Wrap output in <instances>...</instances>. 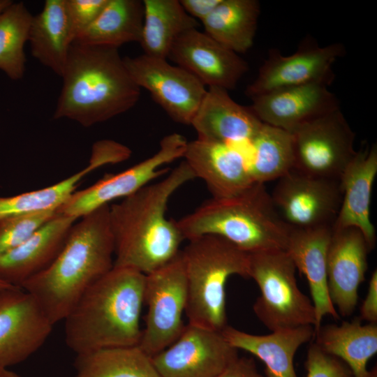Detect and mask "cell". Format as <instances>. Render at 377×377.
Instances as JSON below:
<instances>
[{
	"label": "cell",
	"mask_w": 377,
	"mask_h": 377,
	"mask_svg": "<svg viewBox=\"0 0 377 377\" xmlns=\"http://www.w3.org/2000/svg\"><path fill=\"white\" fill-rule=\"evenodd\" d=\"M370 250L358 228H332L327 254V288L339 316H349L356 308L358 290L365 279Z\"/></svg>",
	"instance_id": "ac0fdd59"
},
{
	"label": "cell",
	"mask_w": 377,
	"mask_h": 377,
	"mask_svg": "<svg viewBox=\"0 0 377 377\" xmlns=\"http://www.w3.org/2000/svg\"><path fill=\"white\" fill-rule=\"evenodd\" d=\"M216 377H265L258 370L253 358L238 357Z\"/></svg>",
	"instance_id": "74e56055"
},
{
	"label": "cell",
	"mask_w": 377,
	"mask_h": 377,
	"mask_svg": "<svg viewBox=\"0 0 377 377\" xmlns=\"http://www.w3.org/2000/svg\"><path fill=\"white\" fill-rule=\"evenodd\" d=\"M328 87L313 83L279 89L251 98L249 107L261 122L290 134L302 125L340 108Z\"/></svg>",
	"instance_id": "d6986e66"
},
{
	"label": "cell",
	"mask_w": 377,
	"mask_h": 377,
	"mask_svg": "<svg viewBox=\"0 0 377 377\" xmlns=\"http://www.w3.org/2000/svg\"><path fill=\"white\" fill-rule=\"evenodd\" d=\"M144 5L140 0H108L95 21L74 42L83 45L119 46L140 42Z\"/></svg>",
	"instance_id": "83f0119b"
},
{
	"label": "cell",
	"mask_w": 377,
	"mask_h": 377,
	"mask_svg": "<svg viewBox=\"0 0 377 377\" xmlns=\"http://www.w3.org/2000/svg\"><path fill=\"white\" fill-rule=\"evenodd\" d=\"M260 13L257 0H221L201 22L205 34L239 54L253 46Z\"/></svg>",
	"instance_id": "4316f807"
},
{
	"label": "cell",
	"mask_w": 377,
	"mask_h": 377,
	"mask_svg": "<svg viewBox=\"0 0 377 377\" xmlns=\"http://www.w3.org/2000/svg\"><path fill=\"white\" fill-rule=\"evenodd\" d=\"M57 210L18 215L0 220V256L15 249L55 216Z\"/></svg>",
	"instance_id": "836d02e7"
},
{
	"label": "cell",
	"mask_w": 377,
	"mask_h": 377,
	"mask_svg": "<svg viewBox=\"0 0 377 377\" xmlns=\"http://www.w3.org/2000/svg\"><path fill=\"white\" fill-rule=\"evenodd\" d=\"M188 141L179 133L165 136L151 156L117 174H108L91 186L75 191L57 209L58 214L80 219L116 199H123L168 173L165 165L183 157Z\"/></svg>",
	"instance_id": "30bf717a"
},
{
	"label": "cell",
	"mask_w": 377,
	"mask_h": 377,
	"mask_svg": "<svg viewBox=\"0 0 377 377\" xmlns=\"http://www.w3.org/2000/svg\"><path fill=\"white\" fill-rule=\"evenodd\" d=\"M177 223L184 239L216 235L248 253L286 251L292 230L261 183L231 196L212 197Z\"/></svg>",
	"instance_id": "5b68a950"
},
{
	"label": "cell",
	"mask_w": 377,
	"mask_h": 377,
	"mask_svg": "<svg viewBox=\"0 0 377 377\" xmlns=\"http://www.w3.org/2000/svg\"><path fill=\"white\" fill-rule=\"evenodd\" d=\"M80 219L54 260L21 286L36 299L53 325L64 320L85 291L114 266L110 205Z\"/></svg>",
	"instance_id": "7a4b0ae2"
},
{
	"label": "cell",
	"mask_w": 377,
	"mask_h": 377,
	"mask_svg": "<svg viewBox=\"0 0 377 377\" xmlns=\"http://www.w3.org/2000/svg\"><path fill=\"white\" fill-rule=\"evenodd\" d=\"M131 78L145 88L175 121L191 125L206 92L205 85L195 75L166 59L147 54L123 57Z\"/></svg>",
	"instance_id": "4fadbf2b"
},
{
	"label": "cell",
	"mask_w": 377,
	"mask_h": 377,
	"mask_svg": "<svg viewBox=\"0 0 377 377\" xmlns=\"http://www.w3.org/2000/svg\"><path fill=\"white\" fill-rule=\"evenodd\" d=\"M111 163L109 155L93 149L89 164L51 186L13 196H0V220L18 215L57 210L75 191L80 182L94 170Z\"/></svg>",
	"instance_id": "f546056e"
},
{
	"label": "cell",
	"mask_w": 377,
	"mask_h": 377,
	"mask_svg": "<svg viewBox=\"0 0 377 377\" xmlns=\"http://www.w3.org/2000/svg\"><path fill=\"white\" fill-rule=\"evenodd\" d=\"M221 333L232 346L259 358L265 364V377H298L295 355L301 346L313 339L315 330L312 325H304L258 335L226 325Z\"/></svg>",
	"instance_id": "cb8c5ba5"
},
{
	"label": "cell",
	"mask_w": 377,
	"mask_h": 377,
	"mask_svg": "<svg viewBox=\"0 0 377 377\" xmlns=\"http://www.w3.org/2000/svg\"><path fill=\"white\" fill-rule=\"evenodd\" d=\"M277 180L270 195L290 228L332 227L342 199L340 180L316 177L293 169Z\"/></svg>",
	"instance_id": "7c38bea8"
},
{
	"label": "cell",
	"mask_w": 377,
	"mask_h": 377,
	"mask_svg": "<svg viewBox=\"0 0 377 377\" xmlns=\"http://www.w3.org/2000/svg\"><path fill=\"white\" fill-rule=\"evenodd\" d=\"M291 135L263 123L252 140L250 173L256 183L277 179L292 168Z\"/></svg>",
	"instance_id": "1f68e13d"
},
{
	"label": "cell",
	"mask_w": 377,
	"mask_h": 377,
	"mask_svg": "<svg viewBox=\"0 0 377 377\" xmlns=\"http://www.w3.org/2000/svg\"><path fill=\"white\" fill-rule=\"evenodd\" d=\"M13 286L7 283L0 279V290L13 287Z\"/></svg>",
	"instance_id": "b9f144b4"
},
{
	"label": "cell",
	"mask_w": 377,
	"mask_h": 377,
	"mask_svg": "<svg viewBox=\"0 0 377 377\" xmlns=\"http://www.w3.org/2000/svg\"><path fill=\"white\" fill-rule=\"evenodd\" d=\"M249 254V276L260 289L253 310L271 332L316 324L311 300L298 287L296 267L285 250Z\"/></svg>",
	"instance_id": "52a82bcc"
},
{
	"label": "cell",
	"mask_w": 377,
	"mask_h": 377,
	"mask_svg": "<svg viewBox=\"0 0 377 377\" xmlns=\"http://www.w3.org/2000/svg\"><path fill=\"white\" fill-rule=\"evenodd\" d=\"M221 0H179L186 12L192 17L203 21Z\"/></svg>",
	"instance_id": "f35d334b"
},
{
	"label": "cell",
	"mask_w": 377,
	"mask_h": 377,
	"mask_svg": "<svg viewBox=\"0 0 377 377\" xmlns=\"http://www.w3.org/2000/svg\"><path fill=\"white\" fill-rule=\"evenodd\" d=\"M32 17L22 2H13L0 14V69L14 80L22 78L25 71L24 47Z\"/></svg>",
	"instance_id": "d6a6232c"
},
{
	"label": "cell",
	"mask_w": 377,
	"mask_h": 377,
	"mask_svg": "<svg viewBox=\"0 0 377 377\" xmlns=\"http://www.w3.org/2000/svg\"><path fill=\"white\" fill-rule=\"evenodd\" d=\"M221 332L187 324L179 337L151 357L161 377H216L239 356Z\"/></svg>",
	"instance_id": "5bb4252c"
},
{
	"label": "cell",
	"mask_w": 377,
	"mask_h": 377,
	"mask_svg": "<svg viewBox=\"0 0 377 377\" xmlns=\"http://www.w3.org/2000/svg\"><path fill=\"white\" fill-rule=\"evenodd\" d=\"M12 3L10 0H0V14Z\"/></svg>",
	"instance_id": "60d3db41"
},
{
	"label": "cell",
	"mask_w": 377,
	"mask_h": 377,
	"mask_svg": "<svg viewBox=\"0 0 377 377\" xmlns=\"http://www.w3.org/2000/svg\"><path fill=\"white\" fill-rule=\"evenodd\" d=\"M78 219L57 212L24 242L0 256V279L21 288L28 279L45 269L62 249Z\"/></svg>",
	"instance_id": "ffe728a7"
},
{
	"label": "cell",
	"mask_w": 377,
	"mask_h": 377,
	"mask_svg": "<svg viewBox=\"0 0 377 377\" xmlns=\"http://www.w3.org/2000/svg\"><path fill=\"white\" fill-rule=\"evenodd\" d=\"M53 325L36 299L22 288L0 290V370L36 353Z\"/></svg>",
	"instance_id": "9a60e30c"
},
{
	"label": "cell",
	"mask_w": 377,
	"mask_h": 377,
	"mask_svg": "<svg viewBox=\"0 0 377 377\" xmlns=\"http://www.w3.org/2000/svg\"><path fill=\"white\" fill-rule=\"evenodd\" d=\"M108 0H66L74 41L98 17Z\"/></svg>",
	"instance_id": "d590c367"
},
{
	"label": "cell",
	"mask_w": 377,
	"mask_h": 377,
	"mask_svg": "<svg viewBox=\"0 0 377 377\" xmlns=\"http://www.w3.org/2000/svg\"><path fill=\"white\" fill-rule=\"evenodd\" d=\"M345 54L342 43L320 46L311 36L304 39L297 50L288 56L271 49L245 94L252 98L274 91L313 83L330 86L335 78L333 64Z\"/></svg>",
	"instance_id": "8fae6325"
},
{
	"label": "cell",
	"mask_w": 377,
	"mask_h": 377,
	"mask_svg": "<svg viewBox=\"0 0 377 377\" xmlns=\"http://www.w3.org/2000/svg\"><path fill=\"white\" fill-rule=\"evenodd\" d=\"M0 377H20L15 372L9 370L8 369L0 370Z\"/></svg>",
	"instance_id": "ab89813d"
},
{
	"label": "cell",
	"mask_w": 377,
	"mask_h": 377,
	"mask_svg": "<svg viewBox=\"0 0 377 377\" xmlns=\"http://www.w3.org/2000/svg\"><path fill=\"white\" fill-rule=\"evenodd\" d=\"M73 377H161L151 356L138 345L76 355Z\"/></svg>",
	"instance_id": "4dcf8cb0"
},
{
	"label": "cell",
	"mask_w": 377,
	"mask_h": 377,
	"mask_svg": "<svg viewBox=\"0 0 377 377\" xmlns=\"http://www.w3.org/2000/svg\"><path fill=\"white\" fill-rule=\"evenodd\" d=\"M360 318L341 325H320L315 330V343L325 353L341 360L354 377H377L367 363L377 353V324L362 325Z\"/></svg>",
	"instance_id": "d4e9b609"
},
{
	"label": "cell",
	"mask_w": 377,
	"mask_h": 377,
	"mask_svg": "<svg viewBox=\"0 0 377 377\" xmlns=\"http://www.w3.org/2000/svg\"><path fill=\"white\" fill-rule=\"evenodd\" d=\"M361 320H365L369 323H377V271L371 274L368 290L360 309Z\"/></svg>",
	"instance_id": "8d00e7d4"
},
{
	"label": "cell",
	"mask_w": 377,
	"mask_h": 377,
	"mask_svg": "<svg viewBox=\"0 0 377 377\" xmlns=\"http://www.w3.org/2000/svg\"><path fill=\"white\" fill-rule=\"evenodd\" d=\"M332 227L292 228L286 251L306 277L316 311V330L326 316L340 318L328 293L327 254Z\"/></svg>",
	"instance_id": "603a6c76"
},
{
	"label": "cell",
	"mask_w": 377,
	"mask_h": 377,
	"mask_svg": "<svg viewBox=\"0 0 377 377\" xmlns=\"http://www.w3.org/2000/svg\"><path fill=\"white\" fill-rule=\"evenodd\" d=\"M377 174V146L373 144L356 152L340 177L341 207L332 229L358 228L371 249L376 235L370 219L371 192Z\"/></svg>",
	"instance_id": "44dd1931"
},
{
	"label": "cell",
	"mask_w": 377,
	"mask_h": 377,
	"mask_svg": "<svg viewBox=\"0 0 377 377\" xmlns=\"http://www.w3.org/2000/svg\"><path fill=\"white\" fill-rule=\"evenodd\" d=\"M188 241L181 250L188 323L221 332L228 325L226 284L232 275L249 279V254L216 235H202Z\"/></svg>",
	"instance_id": "8992f818"
},
{
	"label": "cell",
	"mask_w": 377,
	"mask_h": 377,
	"mask_svg": "<svg viewBox=\"0 0 377 377\" xmlns=\"http://www.w3.org/2000/svg\"><path fill=\"white\" fill-rule=\"evenodd\" d=\"M209 87L233 89L249 71L247 62L198 29L187 31L173 43L168 57Z\"/></svg>",
	"instance_id": "e0dca14e"
},
{
	"label": "cell",
	"mask_w": 377,
	"mask_h": 377,
	"mask_svg": "<svg viewBox=\"0 0 377 377\" xmlns=\"http://www.w3.org/2000/svg\"><path fill=\"white\" fill-rule=\"evenodd\" d=\"M290 135L291 169L310 176L339 180L357 152L355 133L340 108L302 125Z\"/></svg>",
	"instance_id": "ba28073f"
},
{
	"label": "cell",
	"mask_w": 377,
	"mask_h": 377,
	"mask_svg": "<svg viewBox=\"0 0 377 377\" xmlns=\"http://www.w3.org/2000/svg\"><path fill=\"white\" fill-rule=\"evenodd\" d=\"M144 22L140 44L144 54L167 59L170 49L184 32L198 29L179 0H144Z\"/></svg>",
	"instance_id": "f1b7e54d"
},
{
	"label": "cell",
	"mask_w": 377,
	"mask_h": 377,
	"mask_svg": "<svg viewBox=\"0 0 377 377\" xmlns=\"http://www.w3.org/2000/svg\"><path fill=\"white\" fill-rule=\"evenodd\" d=\"M61 77L53 118L69 119L84 127L128 111L140 96L114 47L73 42Z\"/></svg>",
	"instance_id": "277c9868"
},
{
	"label": "cell",
	"mask_w": 377,
	"mask_h": 377,
	"mask_svg": "<svg viewBox=\"0 0 377 377\" xmlns=\"http://www.w3.org/2000/svg\"><path fill=\"white\" fill-rule=\"evenodd\" d=\"M145 327L138 346L153 357L181 334L186 306V282L181 251L161 268L145 275Z\"/></svg>",
	"instance_id": "9c48e42d"
},
{
	"label": "cell",
	"mask_w": 377,
	"mask_h": 377,
	"mask_svg": "<svg viewBox=\"0 0 377 377\" xmlns=\"http://www.w3.org/2000/svg\"><path fill=\"white\" fill-rule=\"evenodd\" d=\"M145 274L113 267L79 299L65 320V341L76 355L137 346Z\"/></svg>",
	"instance_id": "3957f363"
},
{
	"label": "cell",
	"mask_w": 377,
	"mask_h": 377,
	"mask_svg": "<svg viewBox=\"0 0 377 377\" xmlns=\"http://www.w3.org/2000/svg\"><path fill=\"white\" fill-rule=\"evenodd\" d=\"M28 41L33 57L61 77L74 42L66 0L45 1L33 15Z\"/></svg>",
	"instance_id": "484cf974"
},
{
	"label": "cell",
	"mask_w": 377,
	"mask_h": 377,
	"mask_svg": "<svg viewBox=\"0 0 377 377\" xmlns=\"http://www.w3.org/2000/svg\"><path fill=\"white\" fill-rule=\"evenodd\" d=\"M194 174L183 160L161 180L110 205L114 266L145 275L176 258L184 238L177 221L166 217L168 202Z\"/></svg>",
	"instance_id": "6da1fadb"
},
{
	"label": "cell",
	"mask_w": 377,
	"mask_h": 377,
	"mask_svg": "<svg viewBox=\"0 0 377 377\" xmlns=\"http://www.w3.org/2000/svg\"><path fill=\"white\" fill-rule=\"evenodd\" d=\"M251 152V140L221 142L197 138L187 142L182 158L213 198H223L256 183L249 171Z\"/></svg>",
	"instance_id": "2e32d148"
},
{
	"label": "cell",
	"mask_w": 377,
	"mask_h": 377,
	"mask_svg": "<svg viewBox=\"0 0 377 377\" xmlns=\"http://www.w3.org/2000/svg\"><path fill=\"white\" fill-rule=\"evenodd\" d=\"M263 123L250 107L235 102L228 91L210 87L191 123L200 139L240 142L252 139Z\"/></svg>",
	"instance_id": "7402d4cb"
},
{
	"label": "cell",
	"mask_w": 377,
	"mask_h": 377,
	"mask_svg": "<svg viewBox=\"0 0 377 377\" xmlns=\"http://www.w3.org/2000/svg\"><path fill=\"white\" fill-rule=\"evenodd\" d=\"M305 368L306 377H354L346 364L325 353L315 343L308 349Z\"/></svg>",
	"instance_id": "e575fe53"
}]
</instances>
